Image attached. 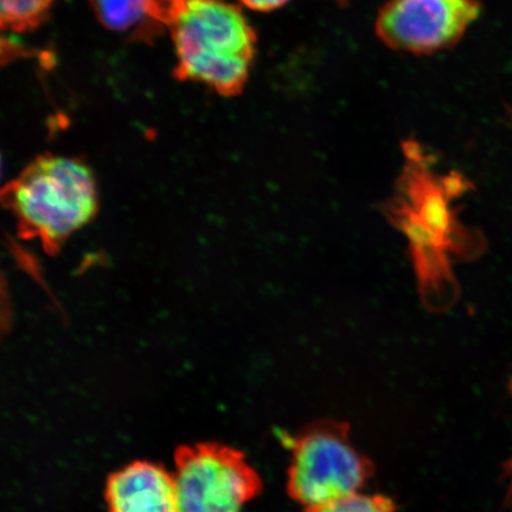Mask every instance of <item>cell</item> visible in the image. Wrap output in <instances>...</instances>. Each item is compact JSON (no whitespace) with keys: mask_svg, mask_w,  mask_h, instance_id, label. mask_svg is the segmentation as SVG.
Instances as JSON below:
<instances>
[{"mask_svg":"<svg viewBox=\"0 0 512 512\" xmlns=\"http://www.w3.org/2000/svg\"><path fill=\"white\" fill-rule=\"evenodd\" d=\"M19 219L48 241L69 238L92 221L98 188L91 169L79 159L47 156L25 171L11 191Z\"/></svg>","mask_w":512,"mask_h":512,"instance_id":"obj_3","label":"cell"},{"mask_svg":"<svg viewBox=\"0 0 512 512\" xmlns=\"http://www.w3.org/2000/svg\"><path fill=\"white\" fill-rule=\"evenodd\" d=\"M246 8L259 12H271L283 8L290 0H240Z\"/></svg>","mask_w":512,"mask_h":512,"instance_id":"obj_11","label":"cell"},{"mask_svg":"<svg viewBox=\"0 0 512 512\" xmlns=\"http://www.w3.org/2000/svg\"><path fill=\"white\" fill-rule=\"evenodd\" d=\"M175 463L179 512H242L262 490L259 473L233 447L182 446Z\"/></svg>","mask_w":512,"mask_h":512,"instance_id":"obj_4","label":"cell"},{"mask_svg":"<svg viewBox=\"0 0 512 512\" xmlns=\"http://www.w3.org/2000/svg\"><path fill=\"white\" fill-rule=\"evenodd\" d=\"M392 498L383 495H350L329 503L306 508L305 512H394Z\"/></svg>","mask_w":512,"mask_h":512,"instance_id":"obj_10","label":"cell"},{"mask_svg":"<svg viewBox=\"0 0 512 512\" xmlns=\"http://www.w3.org/2000/svg\"><path fill=\"white\" fill-rule=\"evenodd\" d=\"M480 12V0H388L375 30L390 49L433 55L456 46Z\"/></svg>","mask_w":512,"mask_h":512,"instance_id":"obj_5","label":"cell"},{"mask_svg":"<svg viewBox=\"0 0 512 512\" xmlns=\"http://www.w3.org/2000/svg\"><path fill=\"white\" fill-rule=\"evenodd\" d=\"M505 469H507V471L509 472V475L511 476V486H510V490H509V494H508V498H507V503L511 505L512 507V459L510 460V462L505 465Z\"/></svg>","mask_w":512,"mask_h":512,"instance_id":"obj_12","label":"cell"},{"mask_svg":"<svg viewBox=\"0 0 512 512\" xmlns=\"http://www.w3.org/2000/svg\"><path fill=\"white\" fill-rule=\"evenodd\" d=\"M284 440L291 450L287 494L305 509L358 494L374 475L347 422L319 419Z\"/></svg>","mask_w":512,"mask_h":512,"instance_id":"obj_2","label":"cell"},{"mask_svg":"<svg viewBox=\"0 0 512 512\" xmlns=\"http://www.w3.org/2000/svg\"><path fill=\"white\" fill-rule=\"evenodd\" d=\"M96 19L108 30L126 32L157 28L153 0H89Z\"/></svg>","mask_w":512,"mask_h":512,"instance_id":"obj_7","label":"cell"},{"mask_svg":"<svg viewBox=\"0 0 512 512\" xmlns=\"http://www.w3.org/2000/svg\"><path fill=\"white\" fill-rule=\"evenodd\" d=\"M162 23L171 31L175 76L223 96L245 88L255 56V31L238 6L224 0H170Z\"/></svg>","mask_w":512,"mask_h":512,"instance_id":"obj_1","label":"cell"},{"mask_svg":"<svg viewBox=\"0 0 512 512\" xmlns=\"http://www.w3.org/2000/svg\"><path fill=\"white\" fill-rule=\"evenodd\" d=\"M54 0H2L0 21L3 30L27 32L46 21Z\"/></svg>","mask_w":512,"mask_h":512,"instance_id":"obj_8","label":"cell"},{"mask_svg":"<svg viewBox=\"0 0 512 512\" xmlns=\"http://www.w3.org/2000/svg\"><path fill=\"white\" fill-rule=\"evenodd\" d=\"M110 512H179L175 475L163 466L136 462L108 478Z\"/></svg>","mask_w":512,"mask_h":512,"instance_id":"obj_6","label":"cell"},{"mask_svg":"<svg viewBox=\"0 0 512 512\" xmlns=\"http://www.w3.org/2000/svg\"><path fill=\"white\" fill-rule=\"evenodd\" d=\"M446 192L443 194L439 189L427 188L419 194V215L418 219L426 227L433 230L443 239H447L450 232L451 217L446 206Z\"/></svg>","mask_w":512,"mask_h":512,"instance_id":"obj_9","label":"cell"}]
</instances>
